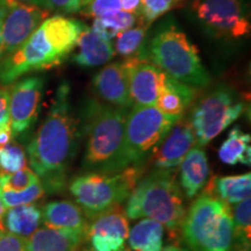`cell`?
Here are the masks:
<instances>
[{"label": "cell", "mask_w": 251, "mask_h": 251, "mask_svg": "<svg viewBox=\"0 0 251 251\" xmlns=\"http://www.w3.org/2000/svg\"><path fill=\"white\" fill-rule=\"evenodd\" d=\"M80 139L79 118L72 107L67 81L55 91L51 106L27 147L30 168L46 192L57 193L68 184V171L77 155Z\"/></svg>", "instance_id": "obj_1"}, {"label": "cell", "mask_w": 251, "mask_h": 251, "mask_svg": "<svg viewBox=\"0 0 251 251\" xmlns=\"http://www.w3.org/2000/svg\"><path fill=\"white\" fill-rule=\"evenodd\" d=\"M84 27L81 21L65 15L46 19L17 50L0 58V86L11 85L30 72L61 65L76 48Z\"/></svg>", "instance_id": "obj_2"}, {"label": "cell", "mask_w": 251, "mask_h": 251, "mask_svg": "<svg viewBox=\"0 0 251 251\" xmlns=\"http://www.w3.org/2000/svg\"><path fill=\"white\" fill-rule=\"evenodd\" d=\"M78 118L80 139L85 140L83 171L103 174L120 171L127 119L126 108L89 99L83 103Z\"/></svg>", "instance_id": "obj_3"}, {"label": "cell", "mask_w": 251, "mask_h": 251, "mask_svg": "<svg viewBox=\"0 0 251 251\" xmlns=\"http://www.w3.org/2000/svg\"><path fill=\"white\" fill-rule=\"evenodd\" d=\"M137 57L149 61L168 76L194 89L211 83L197 47L170 19L157 27Z\"/></svg>", "instance_id": "obj_4"}, {"label": "cell", "mask_w": 251, "mask_h": 251, "mask_svg": "<svg viewBox=\"0 0 251 251\" xmlns=\"http://www.w3.org/2000/svg\"><path fill=\"white\" fill-rule=\"evenodd\" d=\"M125 211L130 220L151 219L170 231L177 230L183 224L186 209L176 169H155L140 178L128 197Z\"/></svg>", "instance_id": "obj_5"}, {"label": "cell", "mask_w": 251, "mask_h": 251, "mask_svg": "<svg viewBox=\"0 0 251 251\" xmlns=\"http://www.w3.org/2000/svg\"><path fill=\"white\" fill-rule=\"evenodd\" d=\"M181 228L185 242L192 251H230L233 209L207 190L191 205Z\"/></svg>", "instance_id": "obj_6"}, {"label": "cell", "mask_w": 251, "mask_h": 251, "mask_svg": "<svg viewBox=\"0 0 251 251\" xmlns=\"http://www.w3.org/2000/svg\"><path fill=\"white\" fill-rule=\"evenodd\" d=\"M142 177V168H127L114 174L84 172L69 181V191L91 220L121 206Z\"/></svg>", "instance_id": "obj_7"}, {"label": "cell", "mask_w": 251, "mask_h": 251, "mask_svg": "<svg viewBox=\"0 0 251 251\" xmlns=\"http://www.w3.org/2000/svg\"><path fill=\"white\" fill-rule=\"evenodd\" d=\"M179 119L164 114L156 106L131 107L126 119L120 171L127 168H143L144 162L153 155Z\"/></svg>", "instance_id": "obj_8"}, {"label": "cell", "mask_w": 251, "mask_h": 251, "mask_svg": "<svg viewBox=\"0 0 251 251\" xmlns=\"http://www.w3.org/2000/svg\"><path fill=\"white\" fill-rule=\"evenodd\" d=\"M244 112V103L228 86H219L193 108L192 125L196 143L203 147L227 129Z\"/></svg>", "instance_id": "obj_9"}, {"label": "cell", "mask_w": 251, "mask_h": 251, "mask_svg": "<svg viewBox=\"0 0 251 251\" xmlns=\"http://www.w3.org/2000/svg\"><path fill=\"white\" fill-rule=\"evenodd\" d=\"M191 12L207 34L220 40H238L249 35L247 0H194Z\"/></svg>", "instance_id": "obj_10"}, {"label": "cell", "mask_w": 251, "mask_h": 251, "mask_svg": "<svg viewBox=\"0 0 251 251\" xmlns=\"http://www.w3.org/2000/svg\"><path fill=\"white\" fill-rule=\"evenodd\" d=\"M50 14L46 8L5 0L0 9V58L17 50Z\"/></svg>", "instance_id": "obj_11"}, {"label": "cell", "mask_w": 251, "mask_h": 251, "mask_svg": "<svg viewBox=\"0 0 251 251\" xmlns=\"http://www.w3.org/2000/svg\"><path fill=\"white\" fill-rule=\"evenodd\" d=\"M9 86V119L12 136L17 137L31 129L39 118L45 79L29 76Z\"/></svg>", "instance_id": "obj_12"}, {"label": "cell", "mask_w": 251, "mask_h": 251, "mask_svg": "<svg viewBox=\"0 0 251 251\" xmlns=\"http://www.w3.org/2000/svg\"><path fill=\"white\" fill-rule=\"evenodd\" d=\"M129 229L126 211L117 206L91 219L86 241L94 251H128L126 244Z\"/></svg>", "instance_id": "obj_13"}, {"label": "cell", "mask_w": 251, "mask_h": 251, "mask_svg": "<svg viewBox=\"0 0 251 251\" xmlns=\"http://www.w3.org/2000/svg\"><path fill=\"white\" fill-rule=\"evenodd\" d=\"M129 79L131 107L155 106L162 89L165 74L146 59L131 57L126 59Z\"/></svg>", "instance_id": "obj_14"}, {"label": "cell", "mask_w": 251, "mask_h": 251, "mask_svg": "<svg viewBox=\"0 0 251 251\" xmlns=\"http://www.w3.org/2000/svg\"><path fill=\"white\" fill-rule=\"evenodd\" d=\"M194 146L197 143L192 125L187 118L181 117L153 152V166L161 170L176 169Z\"/></svg>", "instance_id": "obj_15"}, {"label": "cell", "mask_w": 251, "mask_h": 251, "mask_svg": "<svg viewBox=\"0 0 251 251\" xmlns=\"http://www.w3.org/2000/svg\"><path fill=\"white\" fill-rule=\"evenodd\" d=\"M94 92L102 101L121 108L131 107L129 79L126 61L112 63L93 77Z\"/></svg>", "instance_id": "obj_16"}, {"label": "cell", "mask_w": 251, "mask_h": 251, "mask_svg": "<svg viewBox=\"0 0 251 251\" xmlns=\"http://www.w3.org/2000/svg\"><path fill=\"white\" fill-rule=\"evenodd\" d=\"M42 221L46 227L70 231L86 240L89 219L77 203L69 200L48 202L42 209Z\"/></svg>", "instance_id": "obj_17"}, {"label": "cell", "mask_w": 251, "mask_h": 251, "mask_svg": "<svg viewBox=\"0 0 251 251\" xmlns=\"http://www.w3.org/2000/svg\"><path fill=\"white\" fill-rule=\"evenodd\" d=\"M179 166L178 181L181 191L187 199H193L205 188L211 174L208 159L202 147L194 146L186 153Z\"/></svg>", "instance_id": "obj_18"}, {"label": "cell", "mask_w": 251, "mask_h": 251, "mask_svg": "<svg viewBox=\"0 0 251 251\" xmlns=\"http://www.w3.org/2000/svg\"><path fill=\"white\" fill-rule=\"evenodd\" d=\"M77 46L79 51L74 56L72 61L83 68H93L105 64L115 56L114 47L111 41H106L98 34L85 26L78 37Z\"/></svg>", "instance_id": "obj_19"}, {"label": "cell", "mask_w": 251, "mask_h": 251, "mask_svg": "<svg viewBox=\"0 0 251 251\" xmlns=\"http://www.w3.org/2000/svg\"><path fill=\"white\" fill-rule=\"evenodd\" d=\"M197 89L174 79L165 74L156 107L164 114L181 118L196 98Z\"/></svg>", "instance_id": "obj_20"}, {"label": "cell", "mask_w": 251, "mask_h": 251, "mask_svg": "<svg viewBox=\"0 0 251 251\" xmlns=\"http://www.w3.org/2000/svg\"><path fill=\"white\" fill-rule=\"evenodd\" d=\"M85 241L80 235L45 227L25 238V247L26 251H77Z\"/></svg>", "instance_id": "obj_21"}, {"label": "cell", "mask_w": 251, "mask_h": 251, "mask_svg": "<svg viewBox=\"0 0 251 251\" xmlns=\"http://www.w3.org/2000/svg\"><path fill=\"white\" fill-rule=\"evenodd\" d=\"M42 222V211L34 203L11 207L6 209L4 221L9 233L27 238L35 233Z\"/></svg>", "instance_id": "obj_22"}, {"label": "cell", "mask_w": 251, "mask_h": 251, "mask_svg": "<svg viewBox=\"0 0 251 251\" xmlns=\"http://www.w3.org/2000/svg\"><path fill=\"white\" fill-rule=\"evenodd\" d=\"M164 227L151 219H143L129 229L127 243L133 251H161Z\"/></svg>", "instance_id": "obj_23"}, {"label": "cell", "mask_w": 251, "mask_h": 251, "mask_svg": "<svg viewBox=\"0 0 251 251\" xmlns=\"http://www.w3.org/2000/svg\"><path fill=\"white\" fill-rule=\"evenodd\" d=\"M251 136L244 133L241 127H235L229 131L227 139L219 149L220 161L227 165L251 164Z\"/></svg>", "instance_id": "obj_24"}, {"label": "cell", "mask_w": 251, "mask_h": 251, "mask_svg": "<svg viewBox=\"0 0 251 251\" xmlns=\"http://www.w3.org/2000/svg\"><path fill=\"white\" fill-rule=\"evenodd\" d=\"M212 187L220 200L230 206L237 205L250 198L251 174L218 177L213 180Z\"/></svg>", "instance_id": "obj_25"}, {"label": "cell", "mask_w": 251, "mask_h": 251, "mask_svg": "<svg viewBox=\"0 0 251 251\" xmlns=\"http://www.w3.org/2000/svg\"><path fill=\"white\" fill-rule=\"evenodd\" d=\"M234 229L230 251H251V200L237 203L233 211Z\"/></svg>", "instance_id": "obj_26"}, {"label": "cell", "mask_w": 251, "mask_h": 251, "mask_svg": "<svg viewBox=\"0 0 251 251\" xmlns=\"http://www.w3.org/2000/svg\"><path fill=\"white\" fill-rule=\"evenodd\" d=\"M136 18V15L121 9V11L114 12V13H109L103 15V17L94 19L91 29L96 34H98L101 39L111 41L113 37L118 36L121 31L134 27V25L137 21Z\"/></svg>", "instance_id": "obj_27"}, {"label": "cell", "mask_w": 251, "mask_h": 251, "mask_svg": "<svg viewBox=\"0 0 251 251\" xmlns=\"http://www.w3.org/2000/svg\"><path fill=\"white\" fill-rule=\"evenodd\" d=\"M148 26L149 25L144 24L121 31L115 41V52L127 58L137 57L146 43Z\"/></svg>", "instance_id": "obj_28"}, {"label": "cell", "mask_w": 251, "mask_h": 251, "mask_svg": "<svg viewBox=\"0 0 251 251\" xmlns=\"http://www.w3.org/2000/svg\"><path fill=\"white\" fill-rule=\"evenodd\" d=\"M46 190L42 184L36 183L33 184L26 190L23 191H8L0 190V199L4 203L5 208H11V207L29 205V203H35L37 200L45 196Z\"/></svg>", "instance_id": "obj_29"}, {"label": "cell", "mask_w": 251, "mask_h": 251, "mask_svg": "<svg viewBox=\"0 0 251 251\" xmlns=\"http://www.w3.org/2000/svg\"><path fill=\"white\" fill-rule=\"evenodd\" d=\"M26 164L27 157L23 147L13 141L0 146V172L13 174L26 168Z\"/></svg>", "instance_id": "obj_30"}, {"label": "cell", "mask_w": 251, "mask_h": 251, "mask_svg": "<svg viewBox=\"0 0 251 251\" xmlns=\"http://www.w3.org/2000/svg\"><path fill=\"white\" fill-rule=\"evenodd\" d=\"M36 183H40L39 177L29 168H24L13 174L0 172V190L23 191Z\"/></svg>", "instance_id": "obj_31"}, {"label": "cell", "mask_w": 251, "mask_h": 251, "mask_svg": "<svg viewBox=\"0 0 251 251\" xmlns=\"http://www.w3.org/2000/svg\"><path fill=\"white\" fill-rule=\"evenodd\" d=\"M11 119H9V85L0 86V146L12 139Z\"/></svg>", "instance_id": "obj_32"}, {"label": "cell", "mask_w": 251, "mask_h": 251, "mask_svg": "<svg viewBox=\"0 0 251 251\" xmlns=\"http://www.w3.org/2000/svg\"><path fill=\"white\" fill-rule=\"evenodd\" d=\"M175 4L176 0H141L140 17L144 20V24L150 25L170 11Z\"/></svg>", "instance_id": "obj_33"}, {"label": "cell", "mask_w": 251, "mask_h": 251, "mask_svg": "<svg viewBox=\"0 0 251 251\" xmlns=\"http://www.w3.org/2000/svg\"><path fill=\"white\" fill-rule=\"evenodd\" d=\"M121 9V0H90L85 5L81 6L79 12L84 17L97 19Z\"/></svg>", "instance_id": "obj_34"}, {"label": "cell", "mask_w": 251, "mask_h": 251, "mask_svg": "<svg viewBox=\"0 0 251 251\" xmlns=\"http://www.w3.org/2000/svg\"><path fill=\"white\" fill-rule=\"evenodd\" d=\"M45 8L59 15L77 13L81 8V0H46Z\"/></svg>", "instance_id": "obj_35"}, {"label": "cell", "mask_w": 251, "mask_h": 251, "mask_svg": "<svg viewBox=\"0 0 251 251\" xmlns=\"http://www.w3.org/2000/svg\"><path fill=\"white\" fill-rule=\"evenodd\" d=\"M0 251H26L25 238L0 228Z\"/></svg>", "instance_id": "obj_36"}, {"label": "cell", "mask_w": 251, "mask_h": 251, "mask_svg": "<svg viewBox=\"0 0 251 251\" xmlns=\"http://www.w3.org/2000/svg\"><path fill=\"white\" fill-rule=\"evenodd\" d=\"M122 9L134 15L141 14V0H121Z\"/></svg>", "instance_id": "obj_37"}, {"label": "cell", "mask_w": 251, "mask_h": 251, "mask_svg": "<svg viewBox=\"0 0 251 251\" xmlns=\"http://www.w3.org/2000/svg\"><path fill=\"white\" fill-rule=\"evenodd\" d=\"M13 1H18V2H21V4L33 5V6H37V7L45 8L46 0H13Z\"/></svg>", "instance_id": "obj_38"}, {"label": "cell", "mask_w": 251, "mask_h": 251, "mask_svg": "<svg viewBox=\"0 0 251 251\" xmlns=\"http://www.w3.org/2000/svg\"><path fill=\"white\" fill-rule=\"evenodd\" d=\"M5 213H6V208H5L4 203H2V201H1V199H0V228H5L4 224H2V221H4Z\"/></svg>", "instance_id": "obj_39"}, {"label": "cell", "mask_w": 251, "mask_h": 251, "mask_svg": "<svg viewBox=\"0 0 251 251\" xmlns=\"http://www.w3.org/2000/svg\"><path fill=\"white\" fill-rule=\"evenodd\" d=\"M161 251H187L186 249H183V248L179 247H175V246H169L166 248H163Z\"/></svg>", "instance_id": "obj_40"}, {"label": "cell", "mask_w": 251, "mask_h": 251, "mask_svg": "<svg viewBox=\"0 0 251 251\" xmlns=\"http://www.w3.org/2000/svg\"><path fill=\"white\" fill-rule=\"evenodd\" d=\"M90 0H81V6H84L86 4V2H89Z\"/></svg>", "instance_id": "obj_41"}, {"label": "cell", "mask_w": 251, "mask_h": 251, "mask_svg": "<svg viewBox=\"0 0 251 251\" xmlns=\"http://www.w3.org/2000/svg\"><path fill=\"white\" fill-rule=\"evenodd\" d=\"M4 2H5V0H0V9H1L2 5H4Z\"/></svg>", "instance_id": "obj_42"}, {"label": "cell", "mask_w": 251, "mask_h": 251, "mask_svg": "<svg viewBox=\"0 0 251 251\" xmlns=\"http://www.w3.org/2000/svg\"><path fill=\"white\" fill-rule=\"evenodd\" d=\"M83 251H94V250H91V249H85V250H83Z\"/></svg>", "instance_id": "obj_43"}, {"label": "cell", "mask_w": 251, "mask_h": 251, "mask_svg": "<svg viewBox=\"0 0 251 251\" xmlns=\"http://www.w3.org/2000/svg\"><path fill=\"white\" fill-rule=\"evenodd\" d=\"M176 1H180V0H176Z\"/></svg>", "instance_id": "obj_44"}]
</instances>
